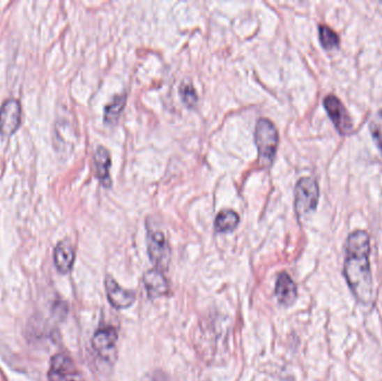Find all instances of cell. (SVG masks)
Returning <instances> with one entry per match:
<instances>
[{
    "mask_svg": "<svg viewBox=\"0 0 382 381\" xmlns=\"http://www.w3.org/2000/svg\"><path fill=\"white\" fill-rule=\"evenodd\" d=\"M343 275L358 302L367 306L374 299V281L370 267V236L354 230L346 239Z\"/></svg>",
    "mask_w": 382,
    "mask_h": 381,
    "instance_id": "cell-1",
    "label": "cell"
},
{
    "mask_svg": "<svg viewBox=\"0 0 382 381\" xmlns=\"http://www.w3.org/2000/svg\"><path fill=\"white\" fill-rule=\"evenodd\" d=\"M278 141L280 137L275 124L268 119H259L256 124L255 143L263 163H272L277 150Z\"/></svg>",
    "mask_w": 382,
    "mask_h": 381,
    "instance_id": "cell-2",
    "label": "cell"
},
{
    "mask_svg": "<svg viewBox=\"0 0 382 381\" xmlns=\"http://www.w3.org/2000/svg\"><path fill=\"white\" fill-rule=\"evenodd\" d=\"M296 211L298 215L303 216L310 211H314L318 206L320 197V188L318 181L311 177H303L296 186Z\"/></svg>",
    "mask_w": 382,
    "mask_h": 381,
    "instance_id": "cell-3",
    "label": "cell"
},
{
    "mask_svg": "<svg viewBox=\"0 0 382 381\" xmlns=\"http://www.w3.org/2000/svg\"><path fill=\"white\" fill-rule=\"evenodd\" d=\"M324 109L341 135H348L353 131V122L340 98L335 94L326 96L323 100Z\"/></svg>",
    "mask_w": 382,
    "mask_h": 381,
    "instance_id": "cell-4",
    "label": "cell"
},
{
    "mask_svg": "<svg viewBox=\"0 0 382 381\" xmlns=\"http://www.w3.org/2000/svg\"><path fill=\"white\" fill-rule=\"evenodd\" d=\"M49 381H84L79 370L76 369L73 360L66 354L53 357L48 370Z\"/></svg>",
    "mask_w": 382,
    "mask_h": 381,
    "instance_id": "cell-5",
    "label": "cell"
},
{
    "mask_svg": "<svg viewBox=\"0 0 382 381\" xmlns=\"http://www.w3.org/2000/svg\"><path fill=\"white\" fill-rule=\"evenodd\" d=\"M22 122V104L17 98H8L0 107V133L10 137Z\"/></svg>",
    "mask_w": 382,
    "mask_h": 381,
    "instance_id": "cell-6",
    "label": "cell"
},
{
    "mask_svg": "<svg viewBox=\"0 0 382 381\" xmlns=\"http://www.w3.org/2000/svg\"><path fill=\"white\" fill-rule=\"evenodd\" d=\"M148 253L152 263L159 269H165L170 258V248L166 236L160 230H149L148 233Z\"/></svg>",
    "mask_w": 382,
    "mask_h": 381,
    "instance_id": "cell-7",
    "label": "cell"
},
{
    "mask_svg": "<svg viewBox=\"0 0 382 381\" xmlns=\"http://www.w3.org/2000/svg\"><path fill=\"white\" fill-rule=\"evenodd\" d=\"M119 336L116 329L112 327H105L99 329L93 336V349L105 360H112L116 351V345Z\"/></svg>",
    "mask_w": 382,
    "mask_h": 381,
    "instance_id": "cell-8",
    "label": "cell"
},
{
    "mask_svg": "<svg viewBox=\"0 0 382 381\" xmlns=\"http://www.w3.org/2000/svg\"><path fill=\"white\" fill-rule=\"evenodd\" d=\"M105 290L109 302L116 308L123 310L130 308L135 302V292L123 289L112 278H107L105 280Z\"/></svg>",
    "mask_w": 382,
    "mask_h": 381,
    "instance_id": "cell-9",
    "label": "cell"
},
{
    "mask_svg": "<svg viewBox=\"0 0 382 381\" xmlns=\"http://www.w3.org/2000/svg\"><path fill=\"white\" fill-rule=\"evenodd\" d=\"M275 294L282 306H290L298 297V287L287 273H281L276 281Z\"/></svg>",
    "mask_w": 382,
    "mask_h": 381,
    "instance_id": "cell-10",
    "label": "cell"
},
{
    "mask_svg": "<svg viewBox=\"0 0 382 381\" xmlns=\"http://www.w3.org/2000/svg\"><path fill=\"white\" fill-rule=\"evenodd\" d=\"M93 159H94L96 176L99 178L100 182L105 187H111L112 179H111L110 168L112 161H111L110 152L105 147H98L94 152Z\"/></svg>",
    "mask_w": 382,
    "mask_h": 381,
    "instance_id": "cell-11",
    "label": "cell"
},
{
    "mask_svg": "<svg viewBox=\"0 0 382 381\" xmlns=\"http://www.w3.org/2000/svg\"><path fill=\"white\" fill-rule=\"evenodd\" d=\"M75 261V251L70 241H59L54 250V263L59 273L68 274Z\"/></svg>",
    "mask_w": 382,
    "mask_h": 381,
    "instance_id": "cell-12",
    "label": "cell"
},
{
    "mask_svg": "<svg viewBox=\"0 0 382 381\" xmlns=\"http://www.w3.org/2000/svg\"><path fill=\"white\" fill-rule=\"evenodd\" d=\"M144 285L150 299L165 297L168 294L169 284L162 273L152 269L144 275Z\"/></svg>",
    "mask_w": 382,
    "mask_h": 381,
    "instance_id": "cell-13",
    "label": "cell"
},
{
    "mask_svg": "<svg viewBox=\"0 0 382 381\" xmlns=\"http://www.w3.org/2000/svg\"><path fill=\"white\" fill-rule=\"evenodd\" d=\"M239 215L233 209H222L217 214L215 228L220 233H228L238 226Z\"/></svg>",
    "mask_w": 382,
    "mask_h": 381,
    "instance_id": "cell-14",
    "label": "cell"
},
{
    "mask_svg": "<svg viewBox=\"0 0 382 381\" xmlns=\"http://www.w3.org/2000/svg\"><path fill=\"white\" fill-rule=\"evenodd\" d=\"M127 102V96L124 94H118L111 100L110 103L105 105V121L107 124H113L118 120L119 117L123 111L124 105Z\"/></svg>",
    "mask_w": 382,
    "mask_h": 381,
    "instance_id": "cell-15",
    "label": "cell"
},
{
    "mask_svg": "<svg viewBox=\"0 0 382 381\" xmlns=\"http://www.w3.org/2000/svg\"><path fill=\"white\" fill-rule=\"evenodd\" d=\"M319 35L321 44L326 50H335L340 45V37L329 26H319Z\"/></svg>",
    "mask_w": 382,
    "mask_h": 381,
    "instance_id": "cell-16",
    "label": "cell"
},
{
    "mask_svg": "<svg viewBox=\"0 0 382 381\" xmlns=\"http://www.w3.org/2000/svg\"><path fill=\"white\" fill-rule=\"evenodd\" d=\"M369 129H370L372 139L376 142V146L379 149L382 156V110L378 111L374 118L371 119Z\"/></svg>",
    "mask_w": 382,
    "mask_h": 381,
    "instance_id": "cell-17",
    "label": "cell"
},
{
    "mask_svg": "<svg viewBox=\"0 0 382 381\" xmlns=\"http://www.w3.org/2000/svg\"><path fill=\"white\" fill-rule=\"evenodd\" d=\"M180 96L183 98V103L188 105L189 107H194L197 104V92L194 90V87L189 83H185L180 87Z\"/></svg>",
    "mask_w": 382,
    "mask_h": 381,
    "instance_id": "cell-18",
    "label": "cell"
}]
</instances>
